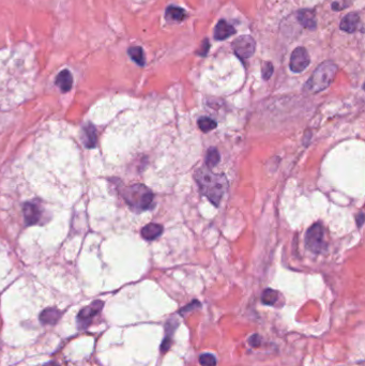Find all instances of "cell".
I'll return each mask as SVG.
<instances>
[{"instance_id":"20","label":"cell","mask_w":365,"mask_h":366,"mask_svg":"<svg viewBox=\"0 0 365 366\" xmlns=\"http://www.w3.org/2000/svg\"><path fill=\"white\" fill-rule=\"evenodd\" d=\"M198 127L205 133H208L218 127V124L209 117H201L198 120Z\"/></svg>"},{"instance_id":"3","label":"cell","mask_w":365,"mask_h":366,"mask_svg":"<svg viewBox=\"0 0 365 366\" xmlns=\"http://www.w3.org/2000/svg\"><path fill=\"white\" fill-rule=\"evenodd\" d=\"M123 197L130 207L138 210H147L151 207L154 195L147 186L134 184L126 187L123 192Z\"/></svg>"},{"instance_id":"19","label":"cell","mask_w":365,"mask_h":366,"mask_svg":"<svg viewBox=\"0 0 365 366\" xmlns=\"http://www.w3.org/2000/svg\"><path fill=\"white\" fill-rule=\"evenodd\" d=\"M220 162V153L217 148H210L208 150L207 156H206V164L208 168H212L218 165Z\"/></svg>"},{"instance_id":"26","label":"cell","mask_w":365,"mask_h":366,"mask_svg":"<svg viewBox=\"0 0 365 366\" xmlns=\"http://www.w3.org/2000/svg\"><path fill=\"white\" fill-rule=\"evenodd\" d=\"M44 366H59L56 362H49L48 364H45Z\"/></svg>"},{"instance_id":"13","label":"cell","mask_w":365,"mask_h":366,"mask_svg":"<svg viewBox=\"0 0 365 366\" xmlns=\"http://www.w3.org/2000/svg\"><path fill=\"white\" fill-rule=\"evenodd\" d=\"M185 16H186L185 11L180 7L170 6L166 9L165 17L166 20L171 23H180L184 20Z\"/></svg>"},{"instance_id":"25","label":"cell","mask_w":365,"mask_h":366,"mask_svg":"<svg viewBox=\"0 0 365 366\" xmlns=\"http://www.w3.org/2000/svg\"><path fill=\"white\" fill-rule=\"evenodd\" d=\"M363 222H364V214H363V212H360L359 215H358V218H357V225H358L359 228L362 227Z\"/></svg>"},{"instance_id":"1","label":"cell","mask_w":365,"mask_h":366,"mask_svg":"<svg viewBox=\"0 0 365 366\" xmlns=\"http://www.w3.org/2000/svg\"><path fill=\"white\" fill-rule=\"evenodd\" d=\"M194 178L201 194L207 197L215 207H218L227 190L226 177L212 173L208 167H202L195 173Z\"/></svg>"},{"instance_id":"21","label":"cell","mask_w":365,"mask_h":366,"mask_svg":"<svg viewBox=\"0 0 365 366\" xmlns=\"http://www.w3.org/2000/svg\"><path fill=\"white\" fill-rule=\"evenodd\" d=\"M199 363L201 366H217V359L211 353H202L199 356Z\"/></svg>"},{"instance_id":"4","label":"cell","mask_w":365,"mask_h":366,"mask_svg":"<svg viewBox=\"0 0 365 366\" xmlns=\"http://www.w3.org/2000/svg\"><path fill=\"white\" fill-rule=\"evenodd\" d=\"M305 247L315 254L321 253L325 250L326 243L323 240V228L319 223L313 224L307 229L305 233Z\"/></svg>"},{"instance_id":"23","label":"cell","mask_w":365,"mask_h":366,"mask_svg":"<svg viewBox=\"0 0 365 366\" xmlns=\"http://www.w3.org/2000/svg\"><path fill=\"white\" fill-rule=\"evenodd\" d=\"M209 49H210L209 40H208V39H205V40L202 41V43H201V48L198 50L197 54L200 55V56H206V55H207Z\"/></svg>"},{"instance_id":"10","label":"cell","mask_w":365,"mask_h":366,"mask_svg":"<svg viewBox=\"0 0 365 366\" xmlns=\"http://www.w3.org/2000/svg\"><path fill=\"white\" fill-rule=\"evenodd\" d=\"M24 218L27 225H34L39 223L41 219V210L40 208L33 202H27L24 206Z\"/></svg>"},{"instance_id":"16","label":"cell","mask_w":365,"mask_h":366,"mask_svg":"<svg viewBox=\"0 0 365 366\" xmlns=\"http://www.w3.org/2000/svg\"><path fill=\"white\" fill-rule=\"evenodd\" d=\"M73 77L72 74L68 70H63L58 74L56 78V85H57L63 92H68L72 88Z\"/></svg>"},{"instance_id":"9","label":"cell","mask_w":365,"mask_h":366,"mask_svg":"<svg viewBox=\"0 0 365 366\" xmlns=\"http://www.w3.org/2000/svg\"><path fill=\"white\" fill-rule=\"evenodd\" d=\"M359 23H360L359 13L350 12L343 17V20L341 21V24H340V28H341V30H343L345 32L353 33L357 31Z\"/></svg>"},{"instance_id":"7","label":"cell","mask_w":365,"mask_h":366,"mask_svg":"<svg viewBox=\"0 0 365 366\" xmlns=\"http://www.w3.org/2000/svg\"><path fill=\"white\" fill-rule=\"evenodd\" d=\"M103 305H104V303L102 301H95L89 306L82 309L77 316V323L79 329H86V328L90 324L92 318L97 316L102 311Z\"/></svg>"},{"instance_id":"17","label":"cell","mask_w":365,"mask_h":366,"mask_svg":"<svg viewBox=\"0 0 365 366\" xmlns=\"http://www.w3.org/2000/svg\"><path fill=\"white\" fill-rule=\"evenodd\" d=\"M128 54L133 61H135L139 67H144L146 63L145 59V53L144 50L140 48V46H133V48H130L128 51Z\"/></svg>"},{"instance_id":"22","label":"cell","mask_w":365,"mask_h":366,"mask_svg":"<svg viewBox=\"0 0 365 366\" xmlns=\"http://www.w3.org/2000/svg\"><path fill=\"white\" fill-rule=\"evenodd\" d=\"M261 72H263V77L265 80H268L271 75L273 74V64L271 62H265L264 65H263V70H261Z\"/></svg>"},{"instance_id":"15","label":"cell","mask_w":365,"mask_h":366,"mask_svg":"<svg viewBox=\"0 0 365 366\" xmlns=\"http://www.w3.org/2000/svg\"><path fill=\"white\" fill-rule=\"evenodd\" d=\"M83 143L87 148H95L97 145L96 129L92 125H87L83 130Z\"/></svg>"},{"instance_id":"8","label":"cell","mask_w":365,"mask_h":366,"mask_svg":"<svg viewBox=\"0 0 365 366\" xmlns=\"http://www.w3.org/2000/svg\"><path fill=\"white\" fill-rule=\"evenodd\" d=\"M236 33L235 27H232L225 20H220L214 28V39L218 41L226 40L227 37Z\"/></svg>"},{"instance_id":"14","label":"cell","mask_w":365,"mask_h":366,"mask_svg":"<svg viewBox=\"0 0 365 366\" xmlns=\"http://www.w3.org/2000/svg\"><path fill=\"white\" fill-rule=\"evenodd\" d=\"M61 317L60 311L57 308H46L40 314V321L42 324H55Z\"/></svg>"},{"instance_id":"6","label":"cell","mask_w":365,"mask_h":366,"mask_svg":"<svg viewBox=\"0 0 365 366\" xmlns=\"http://www.w3.org/2000/svg\"><path fill=\"white\" fill-rule=\"evenodd\" d=\"M311 63V58L308 52L304 48H297L290 57L289 68L294 73L303 72Z\"/></svg>"},{"instance_id":"18","label":"cell","mask_w":365,"mask_h":366,"mask_svg":"<svg viewBox=\"0 0 365 366\" xmlns=\"http://www.w3.org/2000/svg\"><path fill=\"white\" fill-rule=\"evenodd\" d=\"M278 299V293L273 289H266L261 295V301L266 305H274Z\"/></svg>"},{"instance_id":"5","label":"cell","mask_w":365,"mask_h":366,"mask_svg":"<svg viewBox=\"0 0 365 366\" xmlns=\"http://www.w3.org/2000/svg\"><path fill=\"white\" fill-rule=\"evenodd\" d=\"M231 46L237 57L241 60H246L254 55L256 43L251 35H241L232 42Z\"/></svg>"},{"instance_id":"2","label":"cell","mask_w":365,"mask_h":366,"mask_svg":"<svg viewBox=\"0 0 365 366\" xmlns=\"http://www.w3.org/2000/svg\"><path fill=\"white\" fill-rule=\"evenodd\" d=\"M339 67L333 61L327 60L319 64L305 83L304 90L310 93H318L329 87L333 83Z\"/></svg>"},{"instance_id":"24","label":"cell","mask_w":365,"mask_h":366,"mask_svg":"<svg viewBox=\"0 0 365 366\" xmlns=\"http://www.w3.org/2000/svg\"><path fill=\"white\" fill-rule=\"evenodd\" d=\"M249 343H250V345L252 347H258L260 345V336L257 335V334L253 335L251 339L249 340Z\"/></svg>"},{"instance_id":"11","label":"cell","mask_w":365,"mask_h":366,"mask_svg":"<svg viewBox=\"0 0 365 366\" xmlns=\"http://www.w3.org/2000/svg\"><path fill=\"white\" fill-rule=\"evenodd\" d=\"M297 18L299 23H300L306 29L313 30L316 28V16L315 11L312 9H304V10L298 11Z\"/></svg>"},{"instance_id":"12","label":"cell","mask_w":365,"mask_h":366,"mask_svg":"<svg viewBox=\"0 0 365 366\" xmlns=\"http://www.w3.org/2000/svg\"><path fill=\"white\" fill-rule=\"evenodd\" d=\"M163 233V226L160 224H148L142 229V237L145 240L151 241L158 238Z\"/></svg>"}]
</instances>
